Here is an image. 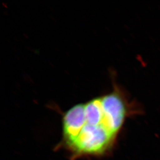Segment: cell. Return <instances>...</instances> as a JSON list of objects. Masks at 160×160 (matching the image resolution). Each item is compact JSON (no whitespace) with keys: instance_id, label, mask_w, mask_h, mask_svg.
<instances>
[{"instance_id":"1","label":"cell","mask_w":160,"mask_h":160,"mask_svg":"<svg viewBox=\"0 0 160 160\" xmlns=\"http://www.w3.org/2000/svg\"><path fill=\"white\" fill-rule=\"evenodd\" d=\"M131 105L116 83L108 93L75 105L63 115L60 146L72 160L107 154L131 112Z\"/></svg>"}]
</instances>
